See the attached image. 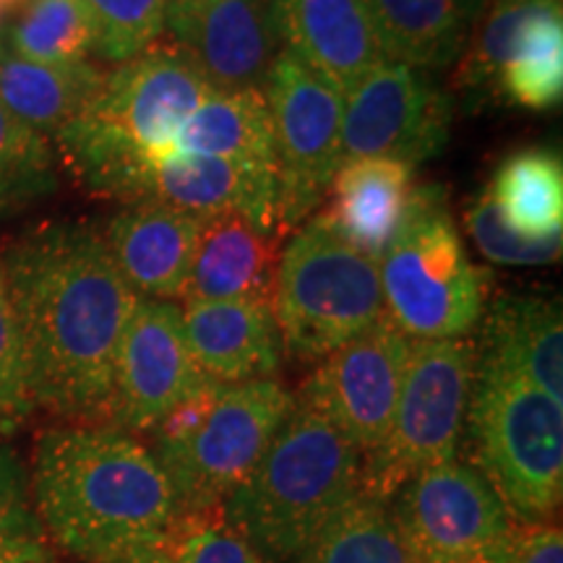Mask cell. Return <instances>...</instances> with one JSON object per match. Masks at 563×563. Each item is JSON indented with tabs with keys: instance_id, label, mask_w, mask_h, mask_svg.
Masks as SVG:
<instances>
[{
	"instance_id": "obj_18",
	"label": "cell",
	"mask_w": 563,
	"mask_h": 563,
	"mask_svg": "<svg viewBox=\"0 0 563 563\" xmlns=\"http://www.w3.org/2000/svg\"><path fill=\"white\" fill-rule=\"evenodd\" d=\"M211 89H264L282 51L272 0H220L173 30Z\"/></svg>"
},
{
	"instance_id": "obj_28",
	"label": "cell",
	"mask_w": 563,
	"mask_h": 563,
	"mask_svg": "<svg viewBox=\"0 0 563 563\" xmlns=\"http://www.w3.org/2000/svg\"><path fill=\"white\" fill-rule=\"evenodd\" d=\"M97 32L81 0H26L9 30V51L34 63H81Z\"/></svg>"
},
{
	"instance_id": "obj_36",
	"label": "cell",
	"mask_w": 563,
	"mask_h": 563,
	"mask_svg": "<svg viewBox=\"0 0 563 563\" xmlns=\"http://www.w3.org/2000/svg\"><path fill=\"white\" fill-rule=\"evenodd\" d=\"M42 534L24 464L11 449L0 446V553L42 545Z\"/></svg>"
},
{
	"instance_id": "obj_16",
	"label": "cell",
	"mask_w": 563,
	"mask_h": 563,
	"mask_svg": "<svg viewBox=\"0 0 563 563\" xmlns=\"http://www.w3.org/2000/svg\"><path fill=\"white\" fill-rule=\"evenodd\" d=\"M279 45L342 97L384 60L363 0H272Z\"/></svg>"
},
{
	"instance_id": "obj_6",
	"label": "cell",
	"mask_w": 563,
	"mask_h": 563,
	"mask_svg": "<svg viewBox=\"0 0 563 563\" xmlns=\"http://www.w3.org/2000/svg\"><path fill=\"white\" fill-rule=\"evenodd\" d=\"M269 306L282 347L319 363L386 319L378 262L316 214L282 249Z\"/></svg>"
},
{
	"instance_id": "obj_23",
	"label": "cell",
	"mask_w": 563,
	"mask_h": 563,
	"mask_svg": "<svg viewBox=\"0 0 563 563\" xmlns=\"http://www.w3.org/2000/svg\"><path fill=\"white\" fill-rule=\"evenodd\" d=\"M477 357L517 373L563 402V319L559 300L501 295L490 302Z\"/></svg>"
},
{
	"instance_id": "obj_9",
	"label": "cell",
	"mask_w": 563,
	"mask_h": 563,
	"mask_svg": "<svg viewBox=\"0 0 563 563\" xmlns=\"http://www.w3.org/2000/svg\"><path fill=\"white\" fill-rule=\"evenodd\" d=\"M295 397L277 378L222 386L201 426L178 443H154L152 454L170 483L178 514L220 509L251 473Z\"/></svg>"
},
{
	"instance_id": "obj_37",
	"label": "cell",
	"mask_w": 563,
	"mask_h": 563,
	"mask_svg": "<svg viewBox=\"0 0 563 563\" xmlns=\"http://www.w3.org/2000/svg\"><path fill=\"white\" fill-rule=\"evenodd\" d=\"M498 563H563L561 527L519 522Z\"/></svg>"
},
{
	"instance_id": "obj_14",
	"label": "cell",
	"mask_w": 563,
	"mask_h": 563,
	"mask_svg": "<svg viewBox=\"0 0 563 563\" xmlns=\"http://www.w3.org/2000/svg\"><path fill=\"white\" fill-rule=\"evenodd\" d=\"M209 382L188 352L180 306L139 298L118 352L104 426L123 433H152L167 412Z\"/></svg>"
},
{
	"instance_id": "obj_5",
	"label": "cell",
	"mask_w": 563,
	"mask_h": 563,
	"mask_svg": "<svg viewBox=\"0 0 563 563\" xmlns=\"http://www.w3.org/2000/svg\"><path fill=\"white\" fill-rule=\"evenodd\" d=\"M475 470L517 522H545L563 493V402L477 357L467 426Z\"/></svg>"
},
{
	"instance_id": "obj_12",
	"label": "cell",
	"mask_w": 563,
	"mask_h": 563,
	"mask_svg": "<svg viewBox=\"0 0 563 563\" xmlns=\"http://www.w3.org/2000/svg\"><path fill=\"white\" fill-rule=\"evenodd\" d=\"M452 133V97L433 74L382 60L344 95L342 162L394 159L412 167L435 157Z\"/></svg>"
},
{
	"instance_id": "obj_31",
	"label": "cell",
	"mask_w": 563,
	"mask_h": 563,
	"mask_svg": "<svg viewBox=\"0 0 563 563\" xmlns=\"http://www.w3.org/2000/svg\"><path fill=\"white\" fill-rule=\"evenodd\" d=\"M58 191V162L42 133L0 104V217L16 214Z\"/></svg>"
},
{
	"instance_id": "obj_32",
	"label": "cell",
	"mask_w": 563,
	"mask_h": 563,
	"mask_svg": "<svg viewBox=\"0 0 563 563\" xmlns=\"http://www.w3.org/2000/svg\"><path fill=\"white\" fill-rule=\"evenodd\" d=\"M95 21V53L108 63L136 58L165 32L167 0H81Z\"/></svg>"
},
{
	"instance_id": "obj_22",
	"label": "cell",
	"mask_w": 563,
	"mask_h": 563,
	"mask_svg": "<svg viewBox=\"0 0 563 563\" xmlns=\"http://www.w3.org/2000/svg\"><path fill=\"white\" fill-rule=\"evenodd\" d=\"M384 60L428 70L460 63L488 0H363Z\"/></svg>"
},
{
	"instance_id": "obj_34",
	"label": "cell",
	"mask_w": 563,
	"mask_h": 563,
	"mask_svg": "<svg viewBox=\"0 0 563 563\" xmlns=\"http://www.w3.org/2000/svg\"><path fill=\"white\" fill-rule=\"evenodd\" d=\"M464 224H467L470 238H473L475 249L483 253L493 264L501 266H545L553 264L561 256L563 238H545V241H534V238H525L511 228L493 207L488 194H483L473 207L464 214Z\"/></svg>"
},
{
	"instance_id": "obj_21",
	"label": "cell",
	"mask_w": 563,
	"mask_h": 563,
	"mask_svg": "<svg viewBox=\"0 0 563 563\" xmlns=\"http://www.w3.org/2000/svg\"><path fill=\"white\" fill-rule=\"evenodd\" d=\"M323 220L344 243L378 262L412 203V167L394 159H347L334 173Z\"/></svg>"
},
{
	"instance_id": "obj_10",
	"label": "cell",
	"mask_w": 563,
	"mask_h": 563,
	"mask_svg": "<svg viewBox=\"0 0 563 563\" xmlns=\"http://www.w3.org/2000/svg\"><path fill=\"white\" fill-rule=\"evenodd\" d=\"M415 563H498L517 519L473 462L449 460L386 501Z\"/></svg>"
},
{
	"instance_id": "obj_42",
	"label": "cell",
	"mask_w": 563,
	"mask_h": 563,
	"mask_svg": "<svg viewBox=\"0 0 563 563\" xmlns=\"http://www.w3.org/2000/svg\"><path fill=\"white\" fill-rule=\"evenodd\" d=\"M0 19H3V13H0Z\"/></svg>"
},
{
	"instance_id": "obj_15",
	"label": "cell",
	"mask_w": 563,
	"mask_h": 563,
	"mask_svg": "<svg viewBox=\"0 0 563 563\" xmlns=\"http://www.w3.org/2000/svg\"><path fill=\"white\" fill-rule=\"evenodd\" d=\"M279 178L274 165H253L207 154L175 152L152 162L129 196L131 203L150 201L191 211L199 217L241 214L258 228H279Z\"/></svg>"
},
{
	"instance_id": "obj_8",
	"label": "cell",
	"mask_w": 563,
	"mask_h": 563,
	"mask_svg": "<svg viewBox=\"0 0 563 563\" xmlns=\"http://www.w3.org/2000/svg\"><path fill=\"white\" fill-rule=\"evenodd\" d=\"M475 368L477 344L467 336L412 342L389 431L363 456L365 496L386 504L410 477L454 460L467 426Z\"/></svg>"
},
{
	"instance_id": "obj_26",
	"label": "cell",
	"mask_w": 563,
	"mask_h": 563,
	"mask_svg": "<svg viewBox=\"0 0 563 563\" xmlns=\"http://www.w3.org/2000/svg\"><path fill=\"white\" fill-rule=\"evenodd\" d=\"M506 228L534 241L563 238V167L553 152L525 150L498 167L488 188Z\"/></svg>"
},
{
	"instance_id": "obj_38",
	"label": "cell",
	"mask_w": 563,
	"mask_h": 563,
	"mask_svg": "<svg viewBox=\"0 0 563 563\" xmlns=\"http://www.w3.org/2000/svg\"><path fill=\"white\" fill-rule=\"evenodd\" d=\"M112 563H173V559L165 545V534H162V538L146 540V543H139L136 548H131L129 553H123L121 559Z\"/></svg>"
},
{
	"instance_id": "obj_19",
	"label": "cell",
	"mask_w": 563,
	"mask_h": 563,
	"mask_svg": "<svg viewBox=\"0 0 563 563\" xmlns=\"http://www.w3.org/2000/svg\"><path fill=\"white\" fill-rule=\"evenodd\" d=\"M180 311L188 352L211 382L232 386L277 376L285 347L269 302H186Z\"/></svg>"
},
{
	"instance_id": "obj_24",
	"label": "cell",
	"mask_w": 563,
	"mask_h": 563,
	"mask_svg": "<svg viewBox=\"0 0 563 563\" xmlns=\"http://www.w3.org/2000/svg\"><path fill=\"white\" fill-rule=\"evenodd\" d=\"M104 74L95 63H34L0 53V104L42 136H55L95 102Z\"/></svg>"
},
{
	"instance_id": "obj_40",
	"label": "cell",
	"mask_w": 563,
	"mask_h": 563,
	"mask_svg": "<svg viewBox=\"0 0 563 563\" xmlns=\"http://www.w3.org/2000/svg\"><path fill=\"white\" fill-rule=\"evenodd\" d=\"M0 563H47L45 545L16 548V551L0 553Z\"/></svg>"
},
{
	"instance_id": "obj_7",
	"label": "cell",
	"mask_w": 563,
	"mask_h": 563,
	"mask_svg": "<svg viewBox=\"0 0 563 563\" xmlns=\"http://www.w3.org/2000/svg\"><path fill=\"white\" fill-rule=\"evenodd\" d=\"M386 319L412 342L467 336L485 313L488 272L470 262L441 188H415L410 211L378 258Z\"/></svg>"
},
{
	"instance_id": "obj_4",
	"label": "cell",
	"mask_w": 563,
	"mask_h": 563,
	"mask_svg": "<svg viewBox=\"0 0 563 563\" xmlns=\"http://www.w3.org/2000/svg\"><path fill=\"white\" fill-rule=\"evenodd\" d=\"M363 454L300 402L220 511L269 563H287L361 493Z\"/></svg>"
},
{
	"instance_id": "obj_29",
	"label": "cell",
	"mask_w": 563,
	"mask_h": 563,
	"mask_svg": "<svg viewBox=\"0 0 563 563\" xmlns=\"http://www.w3.org/2000/svg\"><path fill=\"white\" fill-rule=\"evenodd\" d=\"M551 13H563V0H488L460 58L456 84L462 89H493L517 42Z\"/></svg>"
},
{
	"instance_id": "obj_35",
	"label": "cell",
	"mask_w": 563,
	"mask_h": 563,
	"mask_svg": "<svg viewBox=\"0 0 563 563\" xmlns=\"http://www.w3.org/2000/svg\"><path fill=\"white\" fill-rule=\"evenodd\" d=\"M32 410L34 407L30 391H26L19 321L16 311H13L3 258H0V422L3 426H16Z\"/></svg>"
},
{
	"instance_id": "obj_13",
	"label": "cell",
	"mask_w": 563,
	"mask_h": 563,
	"mask_svg": "<svg viewBox=\"0 0 563 563\" xmlns=\"http://www.w3.org/2000/svg\"><path fill=\"white\" fill-rule=\"evenodd\" d=\"M412 340L389 319L319 361L295 402L321 415L363 456L389 431Z\"/></svg>"
},
{
	"instance_id": "obj_11",
	"label": "cell",
	"mask_w": 563,
	"mask_h": 563,
	"mask_svg": "<svg viewBox=\"0 0 563 563\" xmlns=\"http://www.w3.org/2000/svg\"><path fill=\"white\" fill-rule=\"evenodd\" d=\"M264 95L277 150L279 224L298 228L342 165L344 97L285 47L266 74Z\"/></svg>"
},
{
	"instance_id": "obj_41",
	"label": "cell",
	"mask_w": 563,
	"mask_h": 563,
	"mask_svg": "<svg viewBox=\"0 0 563 563\" xmlns=\"http://www.w3.org/2000/svg\"><path fill=\"white\" fill-rule=\"evenodd\" d=\"M11 11H16V9H13L11 0H0V13H3V16H5V13H11Z\"/></svg>"
},
{
	"instance_id": "obj_39",
	"label": "cell",
	"mask_w": 563,
	"mask_h": 563,
	"mask_svg": "<svg viewBox=\"0 0 563 563\" xmlns=\"http://www.w3.org/2000/svg\"><path fill=\"white\" fill-rule=\"evenodd\" d=\"M211 3H220V0H167L165 30L167 32L178 30V26L186 24V21H191L196 13L209 9Z\"/></svg>"
},
{
	"instance_id": "obj_1",
	"label": "cell",
	"mask_w": 563,
	"mask_h": 563,
	"mask_svg": "<svg viewBox=\"0 0 563 563\" xmlns=\"http://www.w3.org/2000/svg\"><path fill=\"white\" fill-rule=\"evenodd\" d=\"M32 407L104 426L121 342L139 295L115 269L102 232L47 224L3 256Z\"/></svg>"
},
{
	"instance_id": "obj_25",
	"label": "cell",
	"mask_w": 563,
	"mask_h": 563,
	"mask_svg": "<svg viewBox=\"0 0 563 563\" xmlns=\"http://www.w3.org/2000/svg\"><path fill=\"white\" fill-rule=\"evenodd\" d=\"M175 152L277 167L272 112L264 89H211L183 123Z\"/></svg>"
},
{
	"instance_id": "obj_20",
	"label": "cell",
	"mask_w": 563,
	"mask_h": 563,
	"mask_svg": "<svg viewBox=\"0 0 563 563\" xmlns=\"http://www.w3.org/2000/svg\"><path fill=\"white\" fill-rule=\"evenodd\" d=\"M279 251L277 232L241 214L203 217L188 269L186 302H272Z\"/></svg>"
},
{
	"instance_id": "obj_3",
	"label": "cell",
	"mask_w": 563,
	"mask_h": 563,
	"mask_svg": "<svg viewBox=\"0 0 563 563\" xmlns=\"http://www.w3.org/2000/svg\"><path fill=\"white\" fill-rule=\"evenodd\" d=\"M211 87L180 45H154L125 60L95 102L55 133L68 170L97 196L129 201L139 175L167 154Z\"/></svg>"
},
{
	"instance_id": "obj_43",
	"label": "cell",
	"mask_w": 563,
	"mask_h": 563,
	"mask_svg": "<svg viewBox=\"0 0 563 563\" xmlns=\"http://www.w3.org/2000/svg\"><path fill=\"white\" fill-rule=\"evenodd\" d=\"M0 53H3V47H0Z\"/></svg>"
},
{
	"instance_id": "obj_17",
	"label": "cell",
	"mask_w": 563,
	"mask_h": 563,
	"mask_svg": "<svg viewBox=\"0 0 563 563\" xmlns=\"http://www.w3.org/2000/svg\"><path fill=\"white\" fill-rule=\"evenodd\" d=\"M203 217L139 201L102 230L115 269L139 298L183 300Z\"/></svg>"
},
{
	"instance_id": "obj_33",
	"label": "cell",
	"mask_w": 563,
	"mask_h": 563,
	"mask_svg": "<svg viewBox=\"0 0 563 563\" xmlns=\"http://www.w3.org/2000/svg\"><path fill=\"white\" fill-rule=\"evenodd\" d=\"M165 545L173 563H269L220 509L178 514L165 532Z\"/></svg>"
},
{
	"instance_id": "obj_2",
	"label": "cell",
	"mask_w": 563,
	"mask_h": 563,
	"mask_svg": "<svg viewBox=\"0 0 563 563\" xmlns=\"http://www.w3.org/2000/svg\"><path fill=\"white\" fill-rule=\"evenodd\" d=\"M34 517L76 559L112 563L178 519L159 462L110 426L51 428L37 439L30 475Z\"/></svg>"
},
{
	"instance_id": "obj_30",
	"label": "cell",
	"mask_w": 563,
	"mask_h": 563,
	"mask_svg": "<svg viewBox=\"0 0 563 563\" xmlns=\"http://www.w3.org/2000/svg\"><path fill=\"white\" fill-rule=\"evenodd\" d=\"M493 91L506 102L530 110H548L563 95V13L540 19L517 42L498 74Z\"/></svg>"
},
{
	"instance_id": "obj_27",
	"label": "cell",
	"mask_w": 563,
	"mask_h": 563,
	"mask_svg": "<svg viewBox=\"0 0 563 563\" xmlns=\"http://www.w3.org/2000/svg\"><path fill=\"white\" fill-rule=\"evenodd\" d=\"M287 563H415L389 506L361 490Z\"/></svg>"
}]
</instances>
